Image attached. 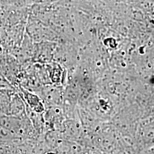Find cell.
<instances>
[{"mask_svg": "<svg viewBox=\"0 0 154 154\" xmlns=\"http://www.w3.org/2000/svg\"><path fill=\"white\" fill-rule=\"evenodd\" d=\"M21 94H20L25 105L34 112L42 114L44 112L45 105L43 100L38 95L33 93L25 88H21Z\"/></svg>", "mask_w": 154, "mask_h": 154, "instance_id": "6da1fadb", "label": "cell"}, {"mask_svg": "<svg viewBox=\"0 0 154 154\" xmlns=\"http://www.w3.org/2000/svg\"><path fill=\"white\" fill-rule=\"evenodd\" d=\"M16 91L12 88H0V114L9 116L11 100Z\"/></svg>", "mask_w": 154, "mask_h": 154, "instance_id": "7a4b0ae2", "label": "cell"}, {"mask_svg": "<svg viewBox=\"0 0 154 154\" xmlns=\"http://www.w3.org/2000/svg\"><path fill=\"white\" fill-rule=\"evenodd\" d=\"M49 78L52 82L55 85L63 83L64 82L63 72L61 71L60 65L58 64H54L51 66L49 69Z\"/></svg>", "mask_w": 154, "mask_h": 154, "instance_id": "3957f363", "label": "cell"}, {"mask_svg": "<svg viewBox=\"0 0 154 154\" xmlns=\"http://www.w3.org/2000/svg\"><path fill=\"white\" fill-rule=\"evenodd\" d=\"M12 88L9 81L0 71V88Z\"/></svg>", "mask_w": 154, "mask_h": 154, "instance_id": "277c9868", "label": "cell"}, {"mask_svg": "<svg viewBox=\"0 0 154 154\" xmlns=\"http://www.w3.org/2000/svg\"><path fill=\"white\" fill-rule=\"evenodd\" d=\"M45 154H57V153H55V152H47V153H46Z\"/></svg>", "mask_w": 154, "mask_h": 154, "instance_id": "5b68a950", "label": "cell"}]
</instances>
